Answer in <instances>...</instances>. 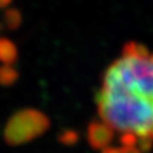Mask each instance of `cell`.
<instances>
[{"mask_svg":"<svg viewBox=\"0 0 153 153\" xmlns=\"http://www.w3.org/2000/svg\"><path fill=\"white\" fill-rule=\"evenodd\" d=\"M47 125H49V120L44 114L35 110L19 111L13 115L8 121L4 131V138L10 146L23 144L42 134L46 130Z\"/></svg>","mask_w":153,"mask_h":153,"instance_id":"2","label":"cell"},{"mask_svg":"<svg viewBox=\"0 0 153 153\" xmlns=\"http://www.w3.org/2000/svg\"><path fill=\"white\" fill-rule=\"evenodd\" d=\"M12 0H0V7H7Z\"/></svg>","mask_w":153,"mask_h":153,"instance_id":"7","label":"cell"},{"mask_svg":"<svg viewBox=\"0 0 153 153\" xmlns=\"http://www.w3.org/2000/svg\"><path fill=\"white\" fill-rule=\"evenodd\" d=\"M18 73L9 65L0 66V85H10L17 80Z\"/></svg>","mask_w":153,"mask_h":153,"instance_id":"4","label":"cell"},{"mask_svg":"<svg viewBox=\"0 0 153 153\" xmlns=\"http://www.w3.org/2000/svg\"><path fill=\"white\" fill-rule=\"evenodd\" d=\"M4 19H5L7 26L10 28V30H16V28L21 25V14H19V12L16 10V9H9V10H7L5 16H4Z\"/></svg>","mask_w":153,"mask_h":153,"instance_id":"5","label":"cell"},{"mask_svg":"<svg viewBox=\"0 0 153 153\" xmlns=\"http://www.w3.org/2000/svg\"><path fill=\"white\" fill-rule=\"evenodd\" d=\"M102 125L120 134L126 146L153 143V51L137 42L105 71L97 94Z\"/></svg>","mask_w":153,"mask_h":153,"instance_id":"1","label":"cell"},{"mask_svg":"<svg viewBox=\"0 0 153 153\" xmlns=\"http://www.w3.org/2000/svg\"><path fill=\"white\" fill-rule=\"evenodd\" d=\"M107 153H139L138 151H135L134 147L130 146H125L124 148H119V149H114V151H108Z\"/></svg>","mask_w":153,"mask_h":153,"instance_id":"6","label":"cell"},{"mask_svg":"<svg viewBox=\"0 0 153 153\" xmlns=\"http://www.w3.org/2000/svg\"><path fill=\"white\" fill-rule=\"evenodd\" d=\"M17 60V49L8 38H0V61L13 64Z\"/></svg>","mask_w":153,"mask_h":153,"instance_id":"3","label":"cell"},{"mask_svg":"<svg viewBox=\"0 0 153 153\" xmlns=\"http://www.w3.org/2000/svg\"><path fill=\"white\" fill-rule=\"evenodd\" d=\"M0 28H1V26H0Z\"/></svg>","mask_w":153,"mask_h":153,"instance_id":"8","label":"cell"}]
</instances>
